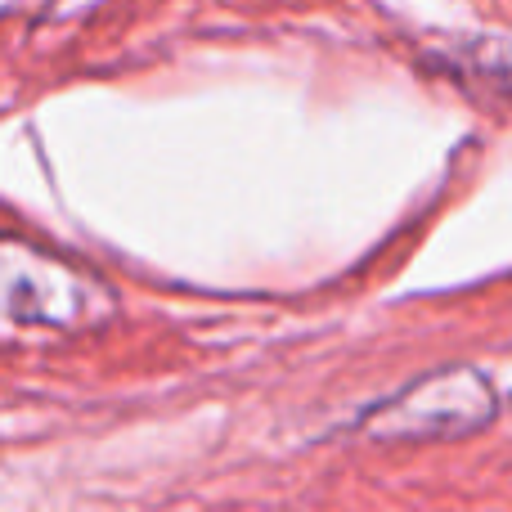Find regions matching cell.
I'll list each match as a JSON object with an SVG mask.
<instances>
[{"mask_svg":"<svg viewBox=\"0 0 512 512\" xmlns=\"http://www.w3.org/2000/svg\"><path fill=\"white\" fill-rule=\"evenodd\" d=\"M495 414V382L472 364H450L373 405L360 427L373 441H459L490 427Z\"/></svg>","mask_w":512,"mask_h":512,"instance_id":"6da1fadb","label":"cell"},{"mask_svg":"<svg viewBox=\"0 0 512 512\" xmlns=\"http://www.w3.org/2000/svg\"><path fill=\"white\" fill-rule=\"evenodd\" d=\"M445 68L495 95H512V36H459L445 45Z\"/></svg>","mask_w":512,"mask_h":512,"instance_id":"7a4b0ae2","label":"cell"}]
</instances>
